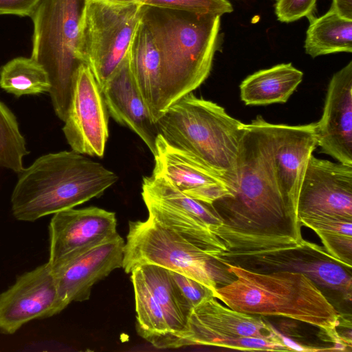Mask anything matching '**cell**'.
Here are the masks:
<instances>
[{
	"instance_id": "4fadbf2b",
	"label": "cell",
	"mask_w": 352,
	"mask_h": 352,
	"mask_svg": "<svg viewBox=\"0 0 352 352\" xmlns=\"http://www.w3.org/2000/svg\"><path fill=\"white\" fill-rule=\"evenodd\" d=\"M67 305L47 262L20 275L0 294V332L13 334L29 321L56 315Z\"/></svg>"
},
{
	"instance_id": "1f68e13d",
	"label": "cell",
	"mask_w": 352,
	"mask_h": 352,
	"mask_svg": "<svg viewBox=\"0 0 352 352\" xmlns=\"http://www.w3.org/2000/svg\"><path fill=\"white\" fill-rule=\"evenodd\" d=\"M169 271L174 281L191 307L208 297L214 296L213 292L199 282L180 273Z\"/></svg>"
},
{
	"instance_id": "f1b7e54d",
	"label": "cell",
	"mask_w": 352,
	"mask_h": 352,
	"mask_svg": "<svg viewBox=\"0 0 352 352\" xmlns=\"http://www.w3.org/2000/svg\"><path fill=\"white\" fill-rule=\"evenodd\" d=\"M301 225L316 232L352 236V219L340 216L316 214L298 217Z\"/></svg>"
},
{
	"instance_id": "cb8c5ba5",
	"label": "cell",
	"mask_w": 352,
	"mask_h": 352,
	"mask_svg": "<svg viewBox=\"0 0 352 352\" xmlns=\"http://www.w3.org/2000/svg\"><path fill=\"white\" fill-rule=\"evenodd\" d=\"M309 17L305 50L312 58L338 52H352V19L329 10L318 18Z\"/></svg>"
},
{
	"instance_id": "ac0fdd59",
	"label": "cell",
	"mask_w": 352,
	"mask_h": 352,
	"mask_svg": "<svg viewBox=\"0 0 352 352\" xmlns=\"http://www.w3.org/2000/svg\"><path fill=\"white\" fill-rule=\"evenodd\" d=\"M315 131L322 153L352 165V61L331 78Z\"/></svg>"
},
{
	"instance_id": "8992f818",
	"label": "cell",
	"mask_w": 352,
	"mask_h": 352,
	"mask_svg": "<svg viewBox=\"0 0 352 352\" xmlns=\"http://www.w3.org/2000/svg\"><path fill=\"white\" fill-rule=\"evenodd\" d=\"M157 125L169 144L196 157L230 187L246 124L190 92L170 105Z\"/></svg>"
},
{
	"instance_id": "d6986e66",
	"label": "cell",
	"mask_w": 352,
	"mask_h": 352,
	"mask_svg": "<svg viewBox=\"0 0 352 352\" xmlns=\"http://www.w3.org/2000/svg\"><path fill=\"white\" fill-rule=\"evenodd\" d=\"M101 90L108 113L135 133L153 155L157 125L136 85L128 54Z\"/></svg>"
},
{
	"instance_id": "836d02e7",
	"label": "cell",
	"mask_w": 352,
	"mask_h": 352,
	"mask_svg": "<svg viewBox=\"0 0 352 352\" xmlns=\"http://www.w3.org/2000/svg\"><path fill=\"white\" fill-rule=\"evenodd\" d=\"M41 0H0V14L30 16Z\"/></svg>"
},
{
	"instance_id": "f546056e",
	"label": "cell",
	"mask_w": 352,
	"mask_h": 352,
	"mask_svg": "<svg viewBox=\"0 0 352 352\" xmlns=\"http://www.w3.org/2000/svg\"><path fill=\"white\" fill-rule=\"evenodd\" d=\"M316 233L328 254L343 266L352 267V236L322 232Z\"/></svg>"
},
{
	"instance_id": "7402d4cb",
	"label": "cell",
	"mask_w": 352,
	"mask_h": 352,
	"mask_svg": "<svg viewBox=\"0 0 352 352\" xmlns=\"http://www.w3.org/2000/svg\"><path fill=\"white\" fill-rule=\"evenodd\" d=\"M303 73L292 63L259 70L240 85L241 100L246 105L285 103L302 82Z\"/></svg>"
},
{
	"instance_id": "5bb4252c",
	"label": "cell",
	"mask_w": 352,
	"mask_h": 352,
	"mask_svg": "<svg viewBox=\"0 0 352 352\" xmlns=\"http://www.w3.org/2000/svg\"><path fill=\"white\" fill-rule=\"evenodd\" d=\"M116 227L114 212L95 206L54 214L49 225L48 262L75 257L115 238L119 234Z\"/></svg>"
},
{
	"instance_id": "44dd1931",
	"label": "cell",
	"mask_w": 352,
	"mask_h": 352,
	"mask_svg": "<svg viewBox=\"0 0 352 352\" xmlns=\"http://www.w3.org/2000/svg\"><path fill=\"white\" fill-rule=\"evenodd\" d=\"M153 156L155 166L152 174L166 178L184 193L214 182L226 185L223 179L196 157L169 144L160 134L155 142Z\"/></svg>"
},
{
	"instance_id": "5b68a950",
	"label": "cell",
	"mask_w": 352,
	"mask_h": 352,
	"mask_svg": "<svg viewBox=\"0 0 352 352\" xmlns=\"http://www.w3.org/2000/svg\"><path fill=\"white\" fill-rule=\"evenodd\" d=\"M227 250L212 255L223 265L256 272L289 271L303 273L318 287L338 292L351 302V268L343 266L324 248L291 236H258L237 232L219 235Z\"/></svg>"
},
{
	"instance_id": "603a6c76",
	"label": "cell",
	"mask_w": 352,
	"mask_h": 352,
	"mask_svg": "<svg viewBox=\"0 0 352 352\" xmlns=\"http://www.w3.org/2000/svg\"><path fill=\"white\" fill-rule=\"evenodd\" d=\"M135 268L138 269L164 311L170 331L164 349H168L171 338L184 329L192 307L169 270L153 264L140 265Z\"/></svg>"
},
{
	"instance_id": "30bf717a",
	"label": "cell",
	"mask_w": 352,
	"mask_h": 352,
	"mask_svg": "<svg viewBox=\"0 0 352 352\" xmlns=\"http://www.w3.org/2000/svg\"><path fill=\"white\" fill-rule=\"evenodd\" d=\"M142 5L87 1L80 28L79 52L100 89L127 55L140 22Z\"/></svg>"
},
{
	"instance_id": "3957f363",
	"label": "cell",
	"mask_w": 352,
	"mask_h": 352,
	"mask_svg": "<svg viewBox=\"0 0 352 352\" xmlns=\"http://www.w3.org/2000/svg\"><path fill=\"white\" fill-rule=\"evenodd\" d=\"M162 63V115L209 76L217 48L221 16L142 6Z\"/></svg>"
},
{
	"instance_id": "2e32d148",
	"label": "cell",
	"mask_w": 352,
	"mask_h": 352,
	"mask_svg": "<svg viewBox=\"0 0 352 352\" xmlns=\"http://www.w3.org/2000/svg\"><path fill=\"white\" fill-rule=\"evenodd\" d=\"M124 245L118 234L75 257L48 262L63 300L67 305L88 300L94 284L122 267Z\"/></svg>"
},
{
	"instance_id": "484cf974",
	"label": "cell",
	"mask_w": 352,
	"mask_h": 352,
	"mask_svg": "<svg viewBox=\"0 0 352 352\" xmlns=\"http://www.w3.org/2000/svg\"><path fill=\"white\" fill-rule=\"evenodd\" d=\"M50 87L46 71L31 57L13 58L0 69V87L16 97L49 92Z\"/></svg>"
},
{
	"instance_id": "ba28073f",
	"label": "cell",
	"mask_w": 352,
	"mask_h": 352,
	"mask_svg": "<svg viewBox=\"0 0 352 352\" xmlns=\"http://www.w3.org/2000/svg\"><path fill=\"white\" fill-rule=\"evenodd\" d=\"M283 342V336L261 316L226 307L210 296L192 307L184 329L171 338L168 349L204 345L241 351H289Z\"/></svg>"
},
{
	"instance_id": "7c38bea8",
	"label": "cell",
	"mask_w": 352,
	"mask_h": 352,
	"mask_svg": "<svg viewBox=\"0 0 352 352\" xmlns=\"http://www.w3.org/2000/svg\"><path fill=\"white\" fill-rule=\"evenodd\" d=\"M63 131L72 151L104 155L109 137V113L102 90L88 65L79 68Z\"/></svg>"
},
{
	"instance_id": "d4e9b609",
	"label": "cell",
	"mask_w": 352,
	"mask_h": 352,
	"mask_svg": "<svg viewBox=\"0 0 352 352\" xmlns=\"http://www.w3.org/2000/svg\"><path fill=\"white\" fill-rule=\"evenodd\" d=\"M136 311L138 333L153 346L164 349L169 336L164 311L137 268L131 272Z\"/></svg>"
},
{
	"instance_id": "8fae6325",
	"label": "cell",
	"mask_w": 352,
	"mask_h": 352,
	"mask_svg": "<svg viewBox=\"0 0 352 352\" xmlns=\"http://www.w3.org/2000/svg\"><path fill=\"white\" fill-rule=\"evenodd\" d=\"M142 188L148 219L179 234L211 256L227 250L213 233L223 221L212 205L187 195L160 175L144 177Z\"/></svg>"
},
{
	"instance_id": "52a82bcc",
	"label": "cell",
	"mask_w": 352,
	"mask_h": 352,
	"mask_svg": "<svg viewBox=\"0 0 352 352\" xmlns=\"http://www.w3.org/2000/svg\"><path fill=\"white\" fill-rule=\"evenodd\" d=\"M87 3V0H41L31 16V58L46 71L53 109L63 122L78 71L85 64L79 46Z\"/></svg>"
},
{
	"instance_id": "83f0119b",
	"label": "cell",
	"mask_w": 352,
	"mask_h": 352,
	"mask_svg": "<svg viewBox=\"0 0 352 352\" xmlns=\"http://www.w3.org/2000/svg\"><path fill=\"white\" fill-rule=\"evenodd\" d=\"M142 6L222 16L233 11L228 0H135Z\"/></svg>"
},
{
	"instance_id": "277c9868",
	"label": "cell",
	"mask_w": 352,
	"mask_h": 352,
	"mask_svg": "<svg viewBox=\"0 0 352 352\" xmlns=\"http://www.w3.org/2000/svg\"><path fill=\"white\" fill-rule=\"evenodd\" d=\"M118 180L115 173L79 153H47L19 173L12 212L17 220L34 221L99 197Z\"/></svg>"
},
{
	"instance_id": "e0dca14e",
	"label": "cell",
	"mask_w": 352,
	"mask_h": 352,
	"mask_svg": "<svg viewBox=\"0 0 352 352\" xmlns=\"http://www.w3.org/2000/svg\"><path fill=\"white\" fill-rule=\"evenodd\" d=\"M316 123L290 126L273 124L276 179L296 227L301 224L298 199L308 161L317 146Z\"/></svg>"
},
{
	"instance_id": "e575fe53",
	"label": "cell",
	"mask_w": 352,
	"mask_h": 352,
	"mask_svg": "<svg viewBox=\"0 0 352 352\" xmlns=\"http://www.w3.org/2000/svg\"><path fill=\"white\" fill-rule=\"evenodd\" d=\"M330 9L345 18L352 19V0H333Z\"/></svg>"
},
{
	"instance_id": "ffe728a7",
	"label": "cell",
	"mask_w": 352,
	"mask_h": 352,
	"mask_svg": "<svg viewBox=\"0 0 352 352\" xmlns=\"http://www.w3.org/2000/svg\"><path fill=\"white\" fill-rule=\"evenodd\" d=\"M128 55L136 85L157 123L162 116L161 57L151 30L142 19L131 42Z\"/></svg>"
},
{
	"instance_id": "d590c367",
	"label": "cell",
	"mask_w": 352,
	"mask_h": 352,
	"mask_svg": "<svg viewBox=\"0 0 352 352\" xmlns=\"http://www.w3.org/2000/svg\"><path fill=\"white\" fill-rule=\"evenodd\" d=\"M100 1L112 4H129L136 2L135 0H87V1Z\"/></svg>"
},
{
	"instance_id": "9c48e42d",
	"label": "cell",
	"mask_w": 352,
	"mask_h": 352,
	"mask_svg": "<svg viewBox=\"0 0 352 352\" xmlns=\"http://www.w3.org/2000/svg\"><path fill=\"white\" fill-rule=\"evenodd\" d=\"M153 264L190 277L214 294L223 279V264L179 234L147 219L129 221L122 268Z\"/></svg>"
},
{
	"instance_id": "4dcf8cb0",
	"label": "cell",
	"mask_w": 352,
	"mask_h": 352,
	"mask_svg": "<svg viewBox=\"0 0 352 352\" xmlns=\"http://www.w3.org/2000/svg\"><path fill=\"white\" fill-rule=\"evenodd\" d=\"M316 0H277L275 14L278 21L290 23L312 16Z\"/></svg>"
},
{
	"instance_id": "d6a6232c",
	"label": "cell",
	"mask_w": 352,
	"mask_h": 352,
	"mask_svg": "<svg viewBox=\"0 0 352 352\" xmlns=\"http://www.w3.org/2000/svg\"><path fill=\"white\" fill-rule=\"evenodd\" d=\"M187 195L212 205L217 200L231 194L228 186L222 182H214L202 186L186 193Z\"/></svg>"
},
{
	"instance_id": "7a4b0ae2",
	"label": "cell",
	"mask_w": 352,
	"mask_h": 352,
	"mask_svg": "<svg viewBox=\"0 0 352 352\" xmlns=\"http://www.w3.org/2000/svg\"><path fill=\"white\" fill-rule=\"evenodd\" d=\"M234 279L215 289L214 297L228 307L260 316H282L316 327L334 344L346 346L338 331L340 314L320 287L303 273H261L226 265Z\"/></svg>"
},
{
	"instance_id": "6da1fadb",
	"label": "cell",
	"mask_w": 352,
	"mask_h": 352,
	"mask_svg": "<svg viewBox=\"0 0 352 352\" xmlns=\"http://www.w3.org/2000/svg\"><path fill=\"white\" fill-rule=\"evenodd\" d=\"M231 194L212 206L223 223L219 230L303 240L276 179L273 124L261 116L246 124L236 162Z\"/></svg>"
},
{
	"instance_id": "4316f807",
	"label": "cell",
	"mask_w": 352,
	"mask_h": 352,
	"mask_svg": "<svg viewBox=\"0 0 352 352\" xmlns=\"http://www.w3.org/2000/svg\"><path fill=\"white\" fill-rule=\"evenodd\" d=\"M29 153L16 118L0 100V168L19 173L23 158Z\"/></svg>"
},
{
	"instance_id": "9a60e30c",
	"label": "cell",
	"mask_w": 352,
	"mask_h": 352,
	"mask_svg": "<svg viewBox=\"0 0 352 352\" xmlns=\"http://www.w3.org/2000/svg\"><path fill=\"white\" fill-rule=\"evenodd\" d=\"M298 217L325 214L352 219V165L311 155L300 189Z\"/></svg>"
}]
</instances>
